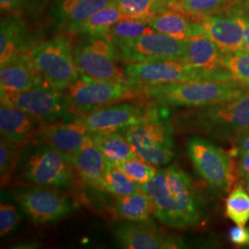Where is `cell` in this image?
Here are the masks:
<instances>
[{
	"instance_id": "obj_29",
	"label": "cell",
	"mask_w": 249,
	"mask_h": 249,
	"mask_svg": "<svg viewBox=\"0 0 249 249\" xmlns=\"http://www.w3.org/2000/svg\"><path fill=\"white\" fill-rule=\"evenodd\" d=\"M113 1L114 0H78L64 25L66 31L70 34H75L86 20Z\"/></svg>"
},
{
	"instance_id": "obj_5",
	"label": "cell",
	"mask_w": 249,
	"mask_h": 249,
	"mask_svg": "<svg viewBox=\"0 0 249 249\" xmlns=\"http://www.w3.org/2000/svg\"><path fill=\"white\" fill-rule=\"evenodd\" d=\"M1 103L25 111L41 125L75 120L64 90L54 89L40 80L31 89L20 92H0Z\"/></svg>"
},
{
	"instance_id": "obj_28",
	"label": "cell",
	"mask_w": 249,
	"mask_h": 249,
	"mask_svg": "<svg viewBox=\"0 0 249 249\" xmlns=\"http://www.w3.org/2000/svg\"><path fill=\"white\" fill-rule=\"evenodd\" d=\"M100 190L118 197L130 195L142 190V185L128 178L123 171L119 169L117 164L108 160Z\"/></svg>"
},
{
	"instance_id": "obj_3",
	"label": "cell",
	"mask_w": 249,
	"mask_h": 249,
	"mask_svg": "<svg viewBox=\"0 0 249 249\" xmlns=\"http://www.w3.org/2000/svg\"><path fill=\"white\" fill-rule=\"evenodd\" d=\"M16 171L29 185L63 191H71L77 186L71 162L60 151L34 138L23 146Z\"/></svg>"
},
{
	"instance_id": "obj_14",
	"label": "cell",
	"mask_w": 249,
	"mask_h": 249,
	"mask_svg": "<svg viewBox=\"0 0 249 249\" xmlns=\"http://www.w3.org/2000/svg\"><path fill=\"white\" fill-rule=\"evenodd\" d=\"M160 109L156 105L150 107L118 104L104 107L76 118L90 132H124L128 127L139 124L157 113Z\"/></svg>"
},
{
	"instance_id": "obj_27",
	"label": "cell",
	"mask_w": 249,
	"mask_h": 249,
	"mask_svg": "<svg viewBox=\"0 0 249 249\" xmlns=\"http://www.w3.org/2000/svg\"><path fill=\"white\" fill-rule=\"evenodd\" d=\"M237 0H178L168 4V7L178 9L195 18L216 15L231 8Z\"/></svg>"
},
{
	"instance_id": "obj_35",
	"label": "cell",
	"mask_w": 249,
	"mask_h": 249,
	"mask_svg": "<svg viewBox=\"0 0 249 249\" xmlns=\"http://www.w3.org/2000/svg\"><path fill=\"white\" fill-rule=\"evenodd\" d=\"M114 2L128 18L147 20L154 14L157 0H114Z\"/></svg>"
},
{
	"instance_id": "obj_38",
	"label": "cell",
	"mask_w": 249,
	"mask_h": 249,
	"mask_svg": "<svg viewBox=\"0 0 249 249\" xmlns=\"http://www.w3.org/2000/svg\"><path fill=\"white\" fill-rule=\"evenodd\" d=\"M228 237L231 244L238 247L245 248L249 247V228L245 226H232L228 231Z\"/></svg>"
},
{
	"instance_id": "obj_17",
	"label": "cell",
	"mask_w": 249,
	"mask_h": 249,
	"mask_svg": "<svg viewBox=\"0 0 249 249\" xmlns=\"http://www.w3.org/2000/svg\"><path fill=\"white\" fill-rule=\"evenodd\" d=\"M88 136L89 131L75 119L41 125L33 138L60 151L70 160Z\"/></svg>"
},
{
	"instance_id": "obj_19",
	"label": "cell",
	"mask_w": 249,
	"mask_h": 249,
	"mask_svg": "<svg viewBox=\"0 0 249 249\" xmlns=\"http://www.w3.org/2000/svg\"><path fill=\"white\" fill-rule=\"evenodd\" d=\"M42 80L29 52L19 53L1 64L0 92H20Z\"/></svg>"
},
{
	"instance_id": "obj_26",
	"label": "cell",
	"mask_w": 249,
	"mask_h": 249,
	"mask_svg": "<svg viewBox=\"0 0 249 249\" xmlns=\"http://www.w3.org/2000/svg\"><path fill=\"white\" fill-rule=\"evenodd\" d=\"M125 18H130L123 14L113 1L111 4L101 9L94 15H92L88 20H86L76 31L75 35L85 36H107L109 35L112 26Z\"/></svg>"
},
{
	"instance_id": "obj_23",
	"label": "cell",
	"mask_w": 249,
	"mask_h": 249,
	"mask_svg": "<svg viewBox=\"0 0 249 249\" xmlns=\"http://www.w3.org/2000/svg\"><path fill=\"white\" fill-rule=\"evenodd\" d=\"M36 120L18 107L1 103L0 132L1 138L20 145L26 144L36 132ZM40 125V124H39Z\"/></svg>"
},
{
	"instance_id": "obj_11",
	"label": "cell",
	"mask_w": 249,
	"mask_h": 249,
	"mask_svg": "<svg viewBox=\"0 0 249 249\" xmlns=\"http://www.w3.org/2000/svg\"><path fill=\"white\" fill-rule=\"evenodd\" d=\"M187 153L196 172L215 189L228 192L234 181L230 155L201 137H193L187 144Z\"/></svg>"
},
{
	"instance_id": "obj_10",
	"label": "cell",
	"mask_w": 249,
	"mask_h": 249,
	"mask_svg": "<svg viewBox=\"0 0 249 249\" xmlns=\"http://www.w3.org/2000/svg\"><path fill=\"white\" fill-rule=\"evenodd\" d=\"M12 195L29 219L36 224L58 222L76 210V204L65 191L42 186L18 187Z\"/></svg>"
},
{
	"instance_id": "obj_18",
	"label": "cell",
	"mask_w": 249,
	"mask_h": 249,
	"mask_svg": "<svg viewBox=\"0 0 249 249\" xmlns=\"http://www.w3.org/2000/svg\"><path fill=\"white\" fill-rule=\"evenodd\" d=\"M204 33L224 53L244 50L245 28L240 18L229 15H212L202 17L198 21Z\"/></svg>"
},
{
	"instance_id": "obj_21",
	"label": "cell",
	"mask_w": 249,
	"mask_h": 249,
	"mask_svg": "<svg viewBox=\"0 0 249 249\" xmlns=\"http://www.w3.org/2000/svg\"><path fill=\"white\" fill-rule=\"evenodd\" d=\"M26 23L17 16L1 19L0 26V64L19 53L29 52L36 45Z\"/></svg>"
},
{
	"instance_id": "obj_2",
	"label": "cell",
	"mask_w": 249,
	"mask_h": 249,
	"mask_svg": "<svg viewBox=\"0 0 249 249\" xmlns=\"http://www.w3.org/2000/svg\"><path fill=\"white\" fill-rule=\"evenodd\" d=\"M248 91L249 85L234 79L198 80L133 89V98L160 107H202L237 98Z\"/></svg>"
},
{
	"instance_id": "obj_4",
	"label": "cell",
	"mask_w": 249,
	"mask_h": 249,
	"mask_svg": "<svg viewBox=\"0 0 249 249\" xmlns=\"http://www.w3.org/2000/svg\"><path fill=\"white\" fill-rule=\"evenodd\" d=\"M184 126L221 141H233L249 128V91L237 98L198 107L183 116Z\"/></svg>"
},
{
	"instance_id": "obj_32",
	"label": "cell",
	"mask_w": 249,
	"mask_h": 249,
	"mask_svg": "<svg viewBox=\"0 0 249 249\" xmlns=\"http://www.w3.org/2000/svg\"><path fill=\"white\" fill-rule=\"evenodd\" d=\"M155 30L144 19L125 18L118 21L110 29L109 36L112 41L139 38L154 33Z\"/></svg>"
},
{
	"instance_id": "obj_25",
	"label": "cell",
	"mask_w": 249,
	"mask_h": 249,
	"mask_svg": "<svg viewBox=\"0 0 249 249\" xmlns=\"http://www.w3.org/2000/svg\"><path fill=\"white\" fill-rule=\"evenodd\" d=\"M114 213L116 218L123 221L145 222L151 220L153 207L150 196L140 190L130 195L118 196Z\"/></svg>"
},
{
	"instance_id": "obj_8",
	"label": "cell",
	"mask_w": 249,
	"mask_h": 249,
	"mask_svg": "<svg viewBox=\"0 0 249 249\" xmlns=\"http://www.w3.org/2000/svg\"><path fill=\"white\" fill-rule=\"evenodd\" d=\"M85 37L73 49L80 75L93 80L128 84L124 71L116 64L120 56L109 35Z\"/></svg>"
},
{
	"instance_id": "obj_39",
	"label": "cell",
	"mask_w": 249,
	"mask_h": 249,
	"mask_svg": "<svg viewBox=\"0 0 249 249\" xmlns=\"http://www.w3.org/2000/svg\"><path fill=\"white\" fill-rule=\"evenodd\" d=\"M234 147L239 152H249V128L238 134L234 140Z\"/></svg>"
},
{
	"instance_id": "obj_1",
	"label": "cell",
	"mask_w": 249,
	"mask_h": 249,
	"mask_svg": "<svg viewBox=\"0 0 249 249\" xmlns=\"http://www.w3.org/2000/svg\"><path fill=\"white\" fill-rule=\"evenodd\" d=\"M150 196L153 215L171 228L186 229L200 223L204 205L190 176L178 164L157 171L151 181L142 185Z\"/></svg>"
},
{
	"instance_id": "obj_6",
	"label": "cell",
	"mask_w": 249,
	"mask_h": 249,
	"mask_svg": "<svg viewBox=\"0 0 249 249\" xmlns=\"http://www.w3.org/2000/svg\"><path fill=\"white\" fill-rule=\"evenodd\" d=\"M123 133L137 155L154 166L168 164L175 157L173 129L160 110Z\"/></svg>"
},
{
	"instance_id": "obj_9",
	"label": "cell",
	"mask_w": 249,
	"mask_h": 249,
	"mask_svg": "<svg viewBox=\"0 0 249 249\" xmlns=\"http://www.w3.org/2000/svg\"><path fill=\"white\" fill-rule=\"evenodd\" d=\"M64 92L77 118L124 99L133 98V89L128 84L93 80L82 75Z\"/></svg>"
},
{
	"instance_id": "obj_31",
	"label": "cell",
	"mask_w": 249,
	"mask_h": 249,
	"mask_svg": "<svg viewBox=\"0 0 249 249\" xmlns=\"http://www.w3.org/2000/svg\"><path fill=\"white\" fill-rule=\"evenodd\" d=\"M24 145L11 142L4 138H1V143H0L1 187L7 186L9 184L12 174L17 169L19 155Z\"/></svg>"
},
{
	"instance_id": "obj_40",
	"label": "cell",
	"mask_w": 249,
	"mask_h": 249,
	"mask_svg": "<svg viewBox=\"0 0 249 249\" xmlns=\"http://www.w3.org/2000/svg\"><path fill=\"white\" fill-rule=\"evenodd\" d=\"M24 0H0V8L2 12H16L21 9Z\"/></svg>"
},
{
	"instance_id": "obj_15",
	"label": "cell",
	"mask_w": 249,
	"mask_h": 249,
	"mask_svg": "<svg viewBox=\"0 0 249 249\" xmlns=\"http://www.w3.org/2000/svg\"><path fill=\"white\" fill-rule=\"evenodd\" d=\"M224 52L205 34L190 36L186 40L184 62L200 72L207 80L233 79L223 63Z\"/></svg>"
},
{
	"instance_id": "obj_33",
	"label": "cell",
	"mask_w": 249,
	"mask_h": 249,
	"mask_svg": "<svg viewBox=\"0 0 249 249\" xmlns=\"http://www.w3.org/2000/svg\"><path fill=\"white\" fill-rule=\"evenodd\" d=\"M119 169L137 183L143 185L151 181L157 174L154 165L141 159L140 157L128 159L117 164Z\"/></svg>"
},
{
	"instance_id": "obj_7",
	"label": "cell",
	"mask_w": 249,
	"mask_h": 249,
	"mask_svg": "<svg viewBox=\"0 0 249 249\" xmlns=\"http://www.w3.org/2000/svg\"><path fill=\"white\" fill-rule=\"evenodd\" d=\"M29 53L41 78L59 90L80 77L71 42L62 36L34 45Z\"/></svg>"
},
{
	"instance_id": "obj_22",
	"label": "cell",
	"mask_w": 249,
	"mask_h": 249,
	"mask_svg": "<svg viewBox=\"0 0 249 249\" xmlns=\"http://www.w3.org/2000/svg\"><path fill=\"white\" fill-rule=\"evenodd\" d=\"M156 32L186 41L188 37L205 34L204 29L187 13L168 7L146 20Z\"/></svg>"
},
{
	"instance_id": "obj_36",
	"label": "cell",
	"mask_w": 249,
	"mask_h": 249,
	"mask_svg": "<svg viewBox=\"0 0 249 249\" xmlns=\"http://www.w3.org/2000/svg\"><path fill=\"white\" fill-rule=\"evenodd\" d=\"M20 221V215L14 205L1 202L0 205V235L4 237L14 231Z\"/></svg>"
},
{
	"instance_id": "obj_16",
	"label": "cell",
	"mask_w": 249,
	"mask_h": 249,
	"mask_svg": "<svg viewBox=\"0 0 249 249\" xmlns=\"http://www.w3.org/2000/svg\"><path fill=\"white\" fill-rule=\"evenodd\" d=\"M116 239L123 249H170L185 248L179 237L159 231L149 221H124L116 224L113 229Z\"/></svg>"
},
{
	"instance_id": "obj_45",
	"label": "cell",
	"mask_w": 249,
	"mask_h": 249,
	"mask_svg": "<svg viewBox=\"0 0 249 249\" xmlns=\"http://www.w3.org/2000/svg\"><path fill=\"white\" fill-rule=\"evenodd\" d=\"M247 188H248V190H249V177L247 178Z\"/></svg>"
},
{
	"instance_id": "obj_43",
	"label": "cell",
	"mask_w": 249,
	"mask_h": 249,
	"mask_svg": "<svg viewBox=\"0 0 249 249\" xmlns=\"http://www.w3.org/2000/svg\"><path fill=\"white\" fill-rule=\"evenodd\" d=\"M40 247H41V244L38 241H24V242L12 245L11 247H9V249H39Z\"/></svg>"
},
{
	"instance_id": "obj_20",
	"label": "cell",
	"mask_w": 249,
	"mask_h": 249,
	"mask_svg": "<svg viewBox=\"0 0 249 249\" xmlns=\"http://www.w3.org/2000/svg\"><path fill=\"white\" fill-rule=\"evenodd\" d=\"M70 161L85 184L100 189L108 160L89 135Z\"/></svg>"
},
{
	"instance_id": "obj_34",
	"label": "cell",
	"mask_w": 249,
	"mask_h": 249,
	"mask_svg": "<svg viewBox=\"0 0 249 249\" xmlns=\"http://www.w3.org/2000/svg\"><path fill=\"white\" fill-rule=\"evenodd\" d=\"M223 63L234 80L249 86V51L242 50L234 53H224Z\"/></svg>"
},
{
	"instance_id": "obj_13",
	"label": "cell",
	"mask_w": 249,
	"mask_h": 249,
	"mask_svg": "<svg viewBox=\"0 0 249 249\" xmlns=\"http://www.w3.org/2000/svg\"><path fill=\"white\" fill-rule=\"evenodd\" d=\"M120 60L126 63L156 60L183 61L186 53V41L154 32L146 36L113 41Z\"/></svg>"
},
{
	"instance_id": "obj_37",
	"label": "cell",
	"mask_w": 249,
	"mask_h": 249,
	"mask_svg": "<svg viewBox=\"0 0 249 249\" xmlns=\"http://www.w3.org/2000/svg\"><path fill=\"white\" fill-rule=\"evenodd\" d=\"M78 0H58L53 9V17L60 25H65Z\"/></svg>"
},
{
	"instance_id": "obj_12",
	"label": "cell",
	"mask_w": 249,
	"mask_h": 249,
	"mask_svg": "<svg viewBox=\"0 0 249 249\" xmlns=\"http://www.w3.org/2000/svg\"><path fill=\"white\" fill-rule=\"evenodd\" d=\"M123 71L128 85L133 89L178 82L207 80L200 72L179 60L127 63Z\"/></svg>"
},
{
	"instance_id": "obj_24",
	"label": "cell",
	"mask_w": 249,
	"mask_h": 249,
	"mask_svg": "<svg viewBox=\"0 0 249 249\" xmlns=\"http://www.w3.org/2000/svg\"><path fill=\"white\" fill-rule=\"evenodd\" d=\"M89 135L110 162L118 164L121 161L139 157L122 132L100 131L90 132Z\"/></svg>"
},
{
	"instance_id": "obj_42",
	"label": "cell",
	"mask_w": 249,
	"mask_h": 249,
	"mask_svg": "<svg viewBox=\"0 0 249 249\" xmlns=\"http://www.w3.org/2000/svg\"><path fill=\"white\" fill-rule=\"evenodd\" d=\"M235 16L240 18L241 21H242L244 28H245V32H244V50L249 52V17L239 16V15H235Z\"/></svg>"
},
{
	"instance_id": "obj_44",
	"label": "cell",
	"mask_w": 249,
	"mask_h": 249,
	"mask_svg": "<svg viewBox=\"0 0 249 249\" xmlns=\"http://www.w3.org/2000/svg\"><path fill=\"white\" fill-rule=\"evenodd\" d=\"M165 3H167V4H169V3H172V2H176V1H178V0H163Z\"/></svg>"
},
{
	"instance_id": "obj_30",
	"label": "cell",
	"mask_w": 249,
	"mask_h": 249,
	"mask_svg": "<svg viewBox=\"0 0 249 249\" xmlns=\"http://www.w3.org/2000/svg\"><path fill=\"white\" fill-rule=\"evenodd\" d=\"M225 213L231 222L245 226L249 221V194L242 186L234 187L225 200Z\"/></svg>"
},
{
	"instance_id": "obj_41",
	"label": "cell",
	"mask_w": 249,
	"mask_h": 249,
	"mask_svg": "<svg viewBox=\"0 0 249 249\" xmlns=\"http://www.w3.org/2000/svg\"><path fill=\"white\" fill-rule=\"evenodd\" d=\"M238 172L241 176L249 177V152H241L238 155Z\"/></svg>"
}]
</instances>
